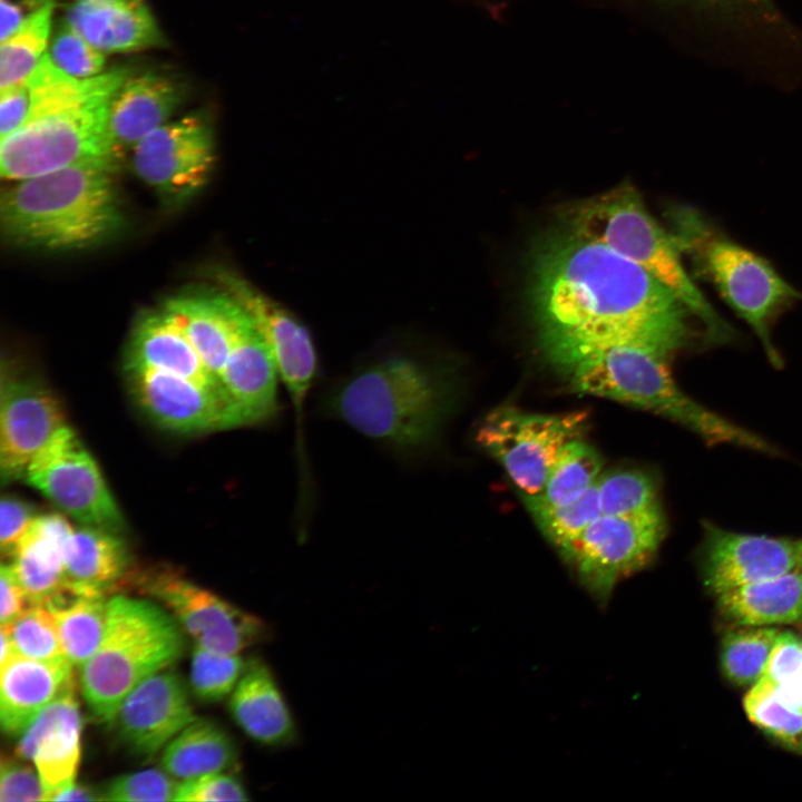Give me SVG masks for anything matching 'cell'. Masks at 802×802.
Wrapping results in <instances>:
<instances>
[{"instance_id":"1","label":"cell","mask_w":802,"mask_h":802,"mask_svg":"<svg viewBox=\"0 0 802 802\" xmlns=\"http://www.w3.org/2000/svg\"><path fill=\"white\" fill-rule=\"evenodd\" d=\"M538 341L560 370L594 351L635 344L672 355L693 338L683 301L644 267L563 226L531 257Z\"/></svg>"},{"instance_id":"10","label":"cell","mask_w":802,"mask_h":802,"mask_svg":"<svg viewBox=\"0 0 802 802\" xmlns=\"http://www.w3.org/2000/svg\"><path fill=\"white\" fill-rule=\"evenodd\" d=\"M665 534L664 514L642 517L602 514L557 551L579 585L604 607L620 581L653 561Z\"/></svg>"},{"instance_id":"49","label":"cell","mask_w":802,"mask_h":802,"mask_svg":"<svg viewBox=\"0 0 802 802\" xmlns=\"http://www.w3.org/2000/svg\"><path fill=\"white\" fill-rule=\"evenodd\" d=\"M53 0H0V40L12 35L22 22Z\"/></svg>"},{"instance_id":"17","label":"cell","mask_w":802,"mask_h":802,"mask_svg":"<svg viewBox=\"0 0 802 802\" xmlns=\"http://www.w3.org/2000/svg\"><path fill=\"white\" fill-rule=\"evenodd\" d=\"M63 426L60 402L30 379L2 383L0 395V476L3 483L23 479L28 466Z\"/></svg>"},{"instance_id":"29","label":"cell","mask_w":802,"mask_h":802,"mask_svg":"<svg viewBox=\"0 0 802 802\" xmlns=\"http://www.w3.org/2000/svg\"><path fill=\"white\" fill-rule=\"evenodd\" d=\"M717 607L727 620L756 627L802 620V568L717 595Z\"/></svg>"},{"instance_id":"36","label":"cell","mask_w":802,"mask_h":802,"mask_svg":"<svg viewBox=\"0 0 802 802\" xmlns=\"http://www.w3.org/2000/svg\"><path fill=\"white\" fill-rule=\"evenodd\" d=\"M743 707L749 720L767 735L789 747L802 749V712L781 703L770 679L761 676L752 684Z\"/></svg>"},{"instance_id":"5","label":"cell","mask_w":802,"mask_h":802,"mask_svg":"<svg viewBox=\"0 0 802 802\" xmlns=\"http://www.w3.org/2000/svg\"><path fill=\"white\" fill-rule=\"evenodd\" d=\"M655 349L622 344L581 356L561 372L578 393L605 398L675 421L710 446L733 444L763 453L777 450L755 433L706 409L674 381L667 359Z\"/></svg>"},{"instance_id":"16","label":"cell","mask_w":802,"mask_h":802,"mask_svg":"<svg viewBox=\"0 0 802 802\" xmlns=\"http://www.w3.org/2000/svg\"><path fill=\"white\" fill-rule=\"evenodd\" d=\"M195 718L182 677L175 672L159 671L126 695L110 725L127 751L148 757Z\"/></svg>"},{"instance_id":"12","label":"cell","mask_w":802,"mask_h":802,"mask_svg":"<svg viewBox=\"0 0 802 802\" xmlns=\"http://www.w3.org/2000/svg\"><path fill=\"white\" fill-rule=\"evenodd\" d=\"M130 587L162 603L196 645L223 654L264 640L265 623L173 569L134 573Z\"/></svg>"},{"instance_id":"34","label":"cell","mask_w":802,"mask_h":802,"mask_svg":"<svg viewBox=\"0 0 802 802\" xmlns=\"http://www.w3.org/2000/svg\"><path fill=\"white\" fill-rule=\"evenodd\" d=\"M603 515L642 517L663 514L658 489L653 477L638 469H614L597 481Z\"/></svg>"},{"instance_id":"35","label":"cell","mask_w":802,"mask_h":802,"mask_svg":"<svg viewBox=\"0 0 802 802\" xmlns=\"http://www.w3.org/2000/svg\"><path fill=\"white\" fill-rule=\"evenodd\" d=\"M780 632L759 627L731 630L722 639L720 662L724 676L735 685H752L764 673Z\"/></svg>"},{"instance_id":"40","label":"cell","mask_w":802,"mask_h":802,"mask_svg":"<svg viewBox=\"0 0 802 802\" xmlns=\"http://www.w3.org/2000/svg\"><path fill=\"white\" fill-rule=\"evenodd\" d=\"M48 56L65 74L84 79L104 72L105 53L89 43L63 18L49 41Z\"/></svg>"},{"instance_id":"46","label":"cell","mask_w":802,"mask_h":802,"mask_svg":"<svg viewBox=\"0 0 802 802\" xmlns=\"http://www.w3.org/2000/svg\"><path fill=\"white\" fill-rule=\"evenodd\" d=\"M802 669V640L790 632H780L762 676L777 684Z\"/></svg>"},{"instance_id":"44","label":"cell","mask_w":802,"mask_h":802,"mask_svg":"<svg viewBox=\"0 0 802 802\" xmlns=\"http://www.w3.org/2000/svg\"><path fill=\"white\" fill-rule=\"evenodd\" d=\"M0 801H45L40 776L33 769L18 760L2 755L0 765Z\"/></svg>"},{"instance_id":"43","label":"cell","mask_w":802,"mask_h":802,"mask_svg":"<svg viewBox=\"0 0 802 802\" xmlns=\"http://www.w3.org/2000/svg\"><path fill=\"white\" fill-rule=\"evenodd\" d=\"M248 796L242 783L229 774L209 773L183 780L177 785L174 801L217 802L246 801Z\"/></svg>"},{"instance_id":"38","label":"cell","mask_w":802,"mask_h":802,"mask_svg":"<svg viewBox=\"0 0 802 802\" xmlns=\"http://www.w3.org/2000/svg\"><path fill=\"white\" fill-rule=\"evenodd\" d=\"M600 515L597 482L568 502L531 514L542 535L557 550Z\"/></svg>"},{"instance_id":"4","label":"cell","mask_w":802,"mask_h":802,"mask_svg":"<svg viewBox=\"0 0 802 802\" xmlns=\"http://www.w3.org/2000/svg\"><path fill=\"white\" fill-rule=\"evenodd\" d=\"M444 373L419 359L395 355L340 383L329 411L360 433L401 451L428 446L451 404Z\"/></svg>"},{"instance_id":"27","label":"cell","mask_w":802,"mask_h":802,"mask_svg":"<svg viewBox=\"0 0 802 802\" xmlns=\"http://www.w3.org/2000/svg\"><path fill=\"white\" fill-rule=\"evenodd\" d=\"M135 369H154L183 375L217 389L223 394L217 379L206 369L178 324L163 309L144 315L135 325L125 354V370Z\"/></svg>"},{"instance_id":"50","label":"cell","mask_w":802,"mask_h":802,"mask_svg":"<svg viewBox=\"0 0 802 802\" xmlns=\"http://www.w3.org/2000/svg\"><path fill=\"white\" fill-rule=\"evenodd\" d=\"M776 697L791 710L802 712V669L774 684Z\"/></svg>"},{"instance_id":"6","label":"cell","mask_w":802,"mask_h":802,"mask_svg":"<svg viewBox=\"0 0 802 802\" xmlns=\"http://www.w3.org/2000/svg\"><path fill=\"white\" fill-rule=\"evenodd\" d=\"M561 218L563 226L608 246L668 286L701 322L706 342L732 341L734 330L687 274L674 235L653 217L633 185L580 199L567 206Z\"/></svg>"},{"instance_id":"21","label":"cell","mask_w":802,"mask_h":802,"mask_svg":"<svg viewBox=\"0 0 802 802\" xmlns=\"http://www.w3.org/2000/svg\"><path fill=\"white\" fill-rule=\"evenodd\" d=\"M72 666L67 657L40 661L18 653L1 663L2 731L10 736L20 735L42 710L74 689Z\"/></svg>"},{"instance_id":"18","label":"cell","mask_w":802,"mask_h":802,"mask_svg":"<svg viewBox=\"0 0 802 802\" xmlns=\"http://www.w3.org/2000/svg\"><path fill=\"white\" fill-rule=\"evenodd\" d=\"M126 373L135 400L159 427L187 434L228 429L226 403L219 390L160 370L135 369Z\"/></svg>"},{"instance_id":"7","label":"cell","mask_w":802,"mask_h":802,"mask_svg":"<svg viewBox=\"0 0 802 802\" xmlns=\"http://www.w3.org/2000/svg\"><path fill=\"white\" fill-rule=\"evenodd\" d=\"M184 651L183 628L166 609L146 599L110 598L102 640L80 667L82 696L94 717L110 724L126 695Z\"/></svg>"},{"instance_id":"47","label":"cell","mask_w":802,"mask_h":802,"mask_svg":"<svg viewBox=\"0 0 802 802\" xmlns=\"http://www.w3.org/2000/svg\"><path fill=\"white\" fill-rule=\"evenodd\" d=\"M0 623L1 625H11L33 604L28 598L11 564L2 563L0 569Z\"/></svg>"},{"instance_id":"24","label":"cell","mask_w":802,"mask_h":802,"mask_svg":"<svg viewBox=\"0 0 802 802\" xmlns=\"http://www.w3.org/2000/svg\"><path fill=\"white\" fill-rule=\"evenodd\" d=\"M67 586L84 594L108 595L129 586L134 571L120 534L79 525L65 547Z\"/></svg>"},{"instance_id":"11","label":"cell","mask_w":802,"mask_h":802,"mask_svg":"<svg viewBox=\"0 0 802 802\" xmlns=\"http://www.w3.org/2000/svg\"><path fill=\"white\" fill-rule=\"evenodd\" d=\"M23 479L79 525L123 532V515L101 471L71 428L51 437Z\"/></svg>"},{"instance_id":"37","label":"cell","mask_w":802,"mask_h":802,"mask_svg":"<svg viewBox=\"0 0 802 802\" xmlns=\"http://www.w3.org/2000/svg\"><path fill=\"white\" fill-rule=\"evenodd\" d=\"M245 663L237 654H223L195 645L192 653L190 689L203 702H216L233 692Z\"/></svg>"},{"instance_id":"14","label":"cell","mask_w":802,"mask_h":802,"mask_svg":"<svg viewBox=\"0 0 802 802\" xmlns=\"http://www.w3.org/2000/svg\"><path fill=\"white\" fill-rule=\"evenodd\" d=\"M277 380L276 364L267 342L237 302L234 342L219 376L228 429L273 419L278 411Z\"/></svg>"},{"instance_id":"45","label":"cell","mask_w":802,"mask_h":802,"mask_svg":"<svg viewBox=\"0 0 802 802\" xmlns=\"http://www.w3.org/2000/svg\"><path fill=\"white\" fill-rule=\"evenodd\" d=\"M36 507L14 496H4L0 503V548L3 556L12 557L19 541L37 518Z\"/></svg>"},{"instance_id":"31","label":"cell","mask_w":802,"mask_h":802,"mask_svg":"<svg viewBox=\"0 0 802 802\" xmlns=\"http://www.w3.org/2000/svg\"><path fill=\"white\" fill-rule=\"evenodd\" d=\"M106 595L84 594L67 588L45 606L52 614L68 659L81 667L98 649L107 625Z\"/></svg>"},{"instance_id":"22","label":"cell","mask_w":802,"mask_h":802,"mask_svg":"<svg viewBox=\"0 0 802 802\" xmlns=\"http://www.w3.org/2000/svg\"><path fill=\"white\" fill-rule=\"evenodd\" d=\"M183 99V87L167 75L155 71L130 74L110 104L109 135L114 157L119 160L145 136L169 121Z\"/></svg>"},{"instance_id":"15","label":"cell","mask_w":802,"mask_h":802,"mask_svg":"<svg viewBox=\"0 0 802 802\" xmlns=\"http://www.w3.org/2000/svg\"><path fill=\"white\" fill-rule=\"evenodd\" d=\"M701 568L705 586L716 596L798 567L802 539L728 531L704 522Z\"/></svg>"},{"instance_id":"20","label":"cell","mask_w":802,"mask_h":802,"mask_svg":"<svg viewBox=\"0 0 802 802\" xmlns=\"http://www.w3.org/2000/svg\"><path fill=\"white\" fill-rule=\"evenodd\" d=\"M81 718L75 688L55 700L20 734L19 759L33 762L45 801L75 784L80 760Z\"/></svg>"},{"instance_id":"48","label":"cell","mask_w":802,"mask_h":802,"mask_svg":"<svg viewBox=\"0 0 802 802\" xmlns=\"http://www.w3.org/2000/svg\"><path fill=\"white\" fill-rule=\"evenodd\" d=\"M0 92V135L4 137L26 120L30 109V90L23 81Z\"/></svg>"},{"instance_id":"3","label":"cell","mask_w":802,"mask_h":802,"mask_svg":"<svg viewBox=\"0 0 802 802\" xmlns=\"http://www.w3.org/2000/svg\"><path fill=\"white\" fill-rule=\"evenodd\" d=\"M117 160H89L22 180L1 198V227L13 244L70 251L114 236L123 215L113 173Z\"/></svg>"},{"instance_id":"8","label":"cell","mask_w":802,"mask_h":802,"mask_svg":"<svg viewBox=\"0 0 802 802\" xmlns=\"http://www.w3.org/2000/svg\"><path fill=\"white\" fill-rule=\"evenodd\" d=\"M668 218L682 254L692 258L696 270L750 325L770 362L781 366L771 330L783 312L802 300V292L786 282L767 260L713 231L694 209L674 207Z\"/></svg>"},{"instance_id":"51","label":"cell","mask_w":802,"mask_h":802,"mask_svg":"<svg viewBox=\"0 0 802 802\" xmlns=\"http://www.w3.org/2000/svg\"><path fill=\"white\" fill-rule=\"evenodd\" d=\"M99 800L97 791L84 785L72 784L58 793L52 801H96Z\"/></svg>"},{"instance_id":"9","label":"cell","mask_w":802,"mask_h":802,"mask_svg":"<svg viewBox=\"0 0 802 802\" xmlns=\"http://www.w3.org/2000/svg\"><path fill=\"white\" fill-rule=\"evenodd\" d=\"M588 413H535L514 405L490 411L477 429L478 444L503 468L525 502L536 499L563 448L584 438Z\"/></svg>"},{"instance_id":"30","label":"cell","mask_w":802,"mask_h":802,"mask_svg":"<svg viewBox=\"0 0 802 802\" xmlns=\"http://www.w3.org/2000/svg\"><path fill=\"white\" fill-rule=\"evenodd\" d=\"M237 760L236 745L223 727L195 718L165 746L162 763L170 775L186 780L231 772L237 767Z\"/></svg>"},{"instance_id":"32","label":"cell","mask_w":802,"mask_h":802,"mask_svg":"<svg viewBox=\"0 0 802 802\" xmlns=\"http://www.w3.org/2000/svg\"><path fill=\"white\" fill-rule=\"evenodd\" d=\"M603 471L597 450L584 438L566 444L554 462L542 491L525 502L530 514L568 502L594 486Z\"/></svg>"},{"instance_id":"23","label":"cell","mask_w":802,"mask_h":802,"mask_svg":"<svg viewBox=\"0 0 802 802\" xmlns=\"http://www.w3.org/2000/svg\"><path fill=\"white\" fill-rule=\"evenodd\" d=\"M65 19L104 53L138 51L165 43L145 0H74Z\"/></svg>"},{"instance_id":"33","label":"cell","mask_w":802,"mask_h":802,"mask_svg":"<svg viewBox=\"0 0 802 802\" xmlns=\"http://www.w3.org/2000/svg\"><path fill=\"white\" fill-rule=\"evenodd\" d=\"M53 1L47 3L7 39L0 48V90L27 80L46 55L51 33Z\"/></svg>"},{"instance_id":"26","label":"cell","mask_w":802,"mask_h":802,"mask_svg":"<svg viewBox=\"0 0 802 802\" xmlns=\"http://www.w3.org/2000/svg\"><path fill=\"white\" fill-rule=\"evenodd\" d=\"M231 715L252 740L283 746L295 740L291 712L268 667L258 659L245 663L229 700Z\"/></svg>"},{"instance_id":"2","label":"cell","mask_w":802,"mask_h":802,"mask_svg":"<svg viewBox=\"0 0 802 802\" xmlns=\"http://www.w3.org/2000/svg\"><path fill=\"white\" fill-rule=\"evenodd\" d=\"M130 74L117 67L79 79L58 69L46 52L26 80L30 90L26 120L1 137L2 178L18 182L89 160H117L111 151L109 110Z\"/></svg>"},{"instance_id":"13","label":"cell","mask_w":802,"mask_h":802,"mask_svg":"<svg viewBox=\"0 0 802 802\" xmlns=\"http://www.w3.org/2000/svg\"><path fill=\"white\" fill-rule=\"evenodd\" d=\"M214 162L213 128L197 113L167 121L131 150L136 176L169 203L184 202L203 188Z\"/></svg>"},{"instance_id":"41","label":"cell","mask_w":802,"mask_h":802,"mask_svg":"<svg viewBox=\"0 0 802 802\" xmlns=\"http://www.w3.org/2000/svg\"><path fill=\"white\" fill-rule=\"evenodd\" d=\"M166 771L149 769L124 774L97 790L100 801H174L177 785Z\"/></svg>"},{"instance_id":"25","label":"cell","mask_w":802,"mask_h":802,"mask_svg":"<svg viewBox=\"0 0 802 802\" xmlns=\"http://www.w3.org/2000/svg\"><path fill=\"white\" fill-rule=\"evenodd\" d=\"M74 527L59 514L38 515L10 563L28 598L45 605L68 588L65 547Z\"/></svg>"},{"instance_id":"42","label":"cell","mask_w":802,"mask_h":802,"mask_svg":"<svg viewBox=\"0 0 802 802\" xmlns=\"http://www.w3.org/2000/svg\"><path fill=\"white\" fill-rule=\"evenodd\" d=\"M714 18L773 31H791L772 0H684Z\"/></svg>"},{"instance_id":"39","label":"cell","mask_w":802,"mask_h":802,"mask_svg":"<svg viewBox=\"0 0 802 802\" xmlns=\"http://www.w3.org/2000/svg\"><path fill=\"white\" fill-rule=\"evenodd\" d=\"M1 626L8 629L18 654L40 661L67 657L55 618L45 605H32L11 625Z\"/></svg>"},{"instance_id":"19","label":"cell","mask_w":802,"mask_h":802,"mask_svg":"<svg viewBox=\"0 0 802 802\" xmlns=\"http://www.w3.org/2000/svg\"><path fill=\"white\" fill-rule=\"evenodd\" d=\"M232 295L251 315L267 342L291 399L306 400L316 371V353L309 330L281 304L236 275L223 277Z\"/></svg>"},{"instance_id":"28","label":"cell","mask_w":802,"mask_h":802,"mask_svg":"<svg viewBox=\"0 0 802 802\" xmlns=\"http://www.w3.org/2000/svg\"><path fill=\"white\" fill-rule=\"evenodd\" d=\"M236 307V301L228 293L178 295L163 307L218 382L234 342Z\"/></svg>"}]
</instances>
